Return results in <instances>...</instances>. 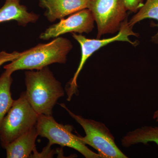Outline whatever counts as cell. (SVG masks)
<instances>
[{"label": "cell", "mask_w": 158, "mask_h": 158, "mask_svg": "<svg viewBox=\"0 0 158 158\" xmlns=\"http://www.w3.org/2000/svg\"><path fill=\"white\" fill-rule=\"evenodd\" d=\"M25 76L26 95L31 106L38 114L52 116L58 100L65 95L61 83L48 66L26 71Z\"/></svg>", "instance_id": "obj_1"}, {"label": "cell", "mask_w": 158, "mask_h": 158, "mask_svg": "<svg viewBox=\"0 0 158 158\" xmlns=\"http://www.w3.org/2000/svg\"><path fill=\"white\" fill-rule=\"evenodd\" d=\"M73 48L69 40L57 37L47 44H40L24 51L17 59L5 65L4 68L12 74L19 70H39L51 64H64Z\"/></svg>", "instance_id": "obj_2"}, {"label": "cell", "mask_w": 158, "mask_h": 158, "mask_svg": "<svg viewBox=\"0 0 158 158\" xmlns=\"http://www.w3.org/2000/svg\"><path fill=\"white\" fill-rule=\"evenodd\" d=\"M38 114L28 101L25 91L6 114L0 126V142L5 149L8 144L37 124Z\"/></svg>", "instance_id": "obj_3"}, {"label": "cell", "mask_w": 158, "mask_h": 158, "mask_svg": "<svg viewBox=\"0 0 158 158\" xmlns=\"http://www.w3.org/2000/svg\"><path fill=\"white\" fill-rule=\"evenodd\" d=\"M60 106L85 131L86 135L81 136V140L97 151L102 158H127L116 145L115 138L106 125L93 119H87L73 113L64 103Z\"/></svg>", "instance_id": "obj_4"}, {"label": "cell", "mask_w": 158, "mask_h": 158, "mask_svg": "<svg viewBox=\"0 0 158 158\" xmlns=\"http://www.w3.org/2000/svg\"><path fill=\"white\" fill-rule=\"evenodd\" d=\"M36 127L38 135L48 139V145L50 147L53 144H59L76 150L86 158H102L83 143L81 136L73 133L72 126L58 123L52 116L38 114Z\"/></svg>", "instance_id": "obj_5"}, {"label": "cell", "mask_w": 158, "mask_h": 158, "mask_svg": "<svg viewBox=\"0 0 158 158\" xmlns=\"http://www.w3.org/2000/svg\"><path fill=\"white\" fill-rule=\"evenodd\" d=\"M132 27L129 24L127 19H126L121 24L118 34L115 37L100 40L88 39L81 34H77L72 33L73 37L81 45V57L77 69L74 75L73 78L69 81L66 86L65 90L67 93V100L70 101L74 95H77L78 91V85L77 80L79 74L82 70L86 61L97 51L100 48L107 45L109 44L117 41H126L129 43L133 45L136 46L138 42H133L130 40L129 37L135 36L138 37V34L135 33L132 30Z\"/></svg>", "instance_id": "obj_6"}, {"label": "cell", "mask_w": 158, "mask_h": 158, "mask_svg": "<svg viewBox=\"0 0 158 158\" xmlns=\"http://www.w3.org/2000/svg\"><path fill=\"white\" fill-rule=\"evenodd\" d=\"M88 9L97 25L98 39L119 31L127 16L123 0H90Z\"/></svg>", "instance_id": "obj_7"}, {"label": "cell", "mask_w": 158, "mask_h": 158, "mask_svg": "<svg viewBox=\"0 0 158 158\" xmlns=\"http://www.w3.org/2000/svg\"><path fill=\"white\" fill-rule=\"evenodd\" d=\"M94 18L89 9H83L73 14L66 19L50 26L40 36V39L48 40L68 33L89 34L93 30Z\"/></svg>", "instance_id": "obj_8"}, {"label": "cell", "mask_w": 158, "mask_h": 158, "mask_svg": "<svg viewBox=\"0 0 158 158\" xmlns=\"http://www.w3.org/2000/svg\"><path fill=\"white\" fill-rule=\"evenodd\" d=\"M39 6L46 9L44 15L51 22L88 9L90 0H39Z\"/></svg>", "instance_id": "obj_9"}, {"label": "cell", "mask_w": 158, "mask_h": 158, "mask_svg": "<svg viewBox=\"0 0 158 158\" xmlns=\"http://www.w3.org/2000/svg\"><path fill=\"white\" fill-rule=\"evenodd\" d=\"M39 15L29 12L26 6L20 4L19 0H6L0 9V23L15 20L20 26H26L39 19Z\"/></svg>", "instance_id": "obj_10"}, {"label": "cell", "mask_w": 158, "mask_h": 158, "mask_svg": "<svg viewBox=\"0 0 158 158\" xmlns=\"http://www.w3.org/2000/svg\"><path fill=\"white\" fill-rule=\"evenodd\" d=\"M38 136L37 128L35 126L19 137L5 148L6 158L31 157L32 152L36 149L35 142Z\"/></svg>", "instance_id": "obj_11"}, {"label": "cell", "mask_w": 158, "mask_h": 158, "mask_svg": "<svg viewBox=\"0 0 158 158\" xmlns=\"http://www.w3.org/2000/svg\"><path fill=\"white\" fill-rule=\"evenodd\" d=\"M154 142L158 144V126H144L129 132L121 139L123 147H130L135 144H147Z\"/></svg>", "instance_id": "obj_12"}, {"label": "cell", "mask_w": 158, "mask_h": 158, "mask_svg": "<svg viewBox=\"0 0 158 158\" xmlns=\"http://www.w3.org/2000/svg\"><path fill=\"white\" fill-rule=\"evenodd\" d=\"M11 74L5 70L0 77V126L3 118L14 102L11 92L13 82Z\"/></svg>", "instance_id": "obj_13"}, {"label": "cell", "mask_w": 158, "mask_h": 158, "mask_svg": "<svg viewBox=\"0 0 158 158\" xmlns=\"http://www.w3.org/2000/svg\"><path fill=\"white\" fill-rule=\"evenodd\" d=\"M146 19H153L158 21V0H147L137 13L129 22L131 27ZM158 27V24L155 25ZM153 40L158 42V33L153 37Z\"/></svg>", "instance_id": "obj_14"}, {"label": "cell", "mask_w": 158, "mask_h": 158, "mask_svg": "<svg viewBox=\"0 0 158 158\" xmlns=\"http://www.w3.org/2000/svg\"><path fill=\"white\" fill-rule=\"evenodd\" d=\"M21 52H18L8 53L5 51L0 52V66H2L6 62H12L17 59L20 56Z\"/></svg>", "instance_id": "obj_15"}, {"label": "cell", "mask_w": 158, "mask_h": 158, "mask_svg": "<svg viewBox=\"0 0 158 158\" xmlns=\"http://www.w3.org/2000/svg\"><path fill=\"white\" fill-rule=\"evenodd\" d=\"M127 11L133 12L138 11L143 6V0H123Z\"/></svg>", "instance_id": "obj_16"}, {"label": "cell", "mask_w": 158, "mask_h": 158, "mask_svg": "<svg viewBox=\"0 0 158 158\" xmlns=\"http://www.w3.org/2000/svg\"><path fill=\"white\" fill-rule=\"evenodd\" d=\"M153 118L156 120V122L158 123V110L156 111L154 113Z\"/></svg>", "instance_id": "obj_17"}]
</instances>
